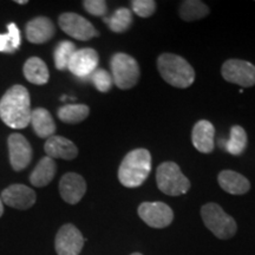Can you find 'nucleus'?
Wrapping results in <instances>:
<instances>
[{
    "instance_id": "9b49d317",
    "label": "nucleus",
    "mask_w": 255,
    "mask_h": 255,
    "mask_svg": "<svg viewBox=\"0 0 255 255\" xmlns=\"http://www.w3.org/2000/svg\"><path fill=\"white\" fill-rule=\"evenodd\" d=\"M98 53L94 49L85 47V49L77 50L73 53L70 60L68 70L76 77L85 79L97 70L98 66Z\"/></svg>"
},
{
    "instance_id": "aec40b11",
    "label": "nucleus",
    "mask_w": 255,
    "mask_h": 255,
    "mask_svg": "<svg viewBox=\"0 0 255 255\" xmlns=\"http://www.w3.org/2000/svg\"><path fill=\"white\" fill-rule=\"evenodd\" d=\"M57 171L55 159L51 157H43L38 162L36 168L30 175V182L34 187H45L53 180Z\"/></svg>"
},
{
    "instance_id": "412c9836",
    "label": "nucleus",
    "mask_w": 255,
    "mask_h": 255,
    "mask_svg": "<svg viewBox=\"0 0 255 255\" xmlns=\"http://www.w3.org/2000/svg\"><path fill=\"white\" fill-rule=\"evenodd\" d=\"M24 76L32 84L44 85L49 82L50 72L43 59L31 57L24 65Z\"/></svg>"
},
{
    "instance_id": "0eeeda50",
    "label": "nucleus",
    "mask_w": 255,
    "mask_h": 255,
    "mask_svg": "<svg viewBox=\"0 0 255 255\" xmlns=\"http://www.w3.org/2000/svg\"><path fill=\"white\" fill-rule=\"evenodd\" d=\"M222 77L228 83L251 88L255 85V65L242 59H228L221 68Z\"/></svg>"
},
{
    "instance_id": "7ed1b4c3",
    "label": "nucleus",
    "mask_w": 255,
    "mask_h": 255,
    "mask_svg": "<svg viewBox=\"0 0 255 255\" xmlns=\"http://www.w3.org/2000/svg\"><path fill=\"white\" fill-rule=\"evenodd\" d=\"M157 69L161 77L171 87L187 89L195 81L193 66L183 57L174 53H162L157 59Z\"/></svg>"
},
{
    "instance_id": "4468645a",
    "label": "nucleus",
    "mask_w": 255,
    "mask_h": 255,
    "mask_svg": "<svg viewBox=\"0 0 255 255\" xmlns=\"http://www.w3.org/2000/svg\"><path fill=\"white\" fill-rule=\"evenodd\" d=\"M87 191V182L81 175L68 173L60 178L59 193L60 196L69 205H76L83 199Z\"/></svg>"
},
{
    "instance_id": "20e7f679",
    "label": "nucleus",
    "mask_w": 255,
    "mask_h": 255,
    "mask_svg": "<svg viewBox=\"0 0 255 255\" xmlns=\"http://www.w3.org/2000/svg\"><path fill=\"white\" fill-rule=\"evenodd\" d=\"M201 216H202L206 227L221 240L233 238L238 231V225L235 220L231 215H228L218 203H206L201 208Z\"/></svg>"
},
{
    "instance_id": "6ab92c4d",
    "label": "nucleus",
    "mask_w": 255,
    "mask_h": 255,
    "mask_svg": "<svg viewBox=\"0 0 255 255\" xmlns=\"http://www.w3.org/2000/svg\"><path fill=\"white\" fill-rule=\"evenodd\" d=\"M30 123L33 127L34 132L40 138H50L55 135L56 124L51 114L44 108H37L32 110Z\"/></svg>"
},
{
    "instance_id": "f8f14e48",
    "label": "nucleus",
    "mask_w": 255,
    "mask_h": 255,
    "mask_svg": "<svg viewBox=\"0 0 255 255\" xmlns=\"http://www.w3.org/2000/svg\"><path fill=\"white\" fill-rule=\"evenodd\" d=\"M9 162L15 171L23 170L30 164L32 159V148L30 143L20 133L8 136Z\"/></svg>"
},
{
    "instance_id": "9d476101",
    "label": "nucleus",
    "mask_w": 255,
    "mask_h": 255,
    "mask_svg": "<svg viewBox=\"0 0 255 255\" xmlns=\"http://www.w3.org/2000/svg\"><path fill=\"white\" fill-rule=\"evenodd\" d=\"M84 242L85 240L79 229L71 223H66L60 227L56 235V252L58 255H79Z\"/></svg>"
},
{
    "instance_id": "f257e3e1",
    "label": "nucleus",
    "mask_w": 255,
    "mask_h": 255,
    "mask_svg": "<svg viewBox=\"0 0 255 255\" xmlns=\"http://www.w3.org/2000/svg\"><path fill=\"white\" fill-rule=\"evenodd\" d=\"M31 101L27 89L14 85L0 100V119L12 129H24L31 121Z\"/></svg>"
},
{
    "instance_id": "f3484780",
    "label": "nucleus",
    "mask_w": 255,
    "mask_h": 255,
    "mask_svg": "<svg viewBox=\"0 0 255 255\" xmlns=\"http://www.w3.org/2000/svg\"><path fill=\"white\" fill-rule=\"evenodd\" d=\"M55 25L46 17H37L28 21L25 27L26 38L30 43L44 44L55 34Z\"/></svg>"
},
{
    "instance_id": "2f4dec72",
    "label": "nucleus",
    "mask_w": 255,
    "mask_h": 255,
    "mask_svg": "<svg viewBox=\"0 0 255 255\" xmlns=\"http://www.w3.org/2000/svg\"><path fill=\"white\" fill-rule=\"evenodd\" d=\"M17 4H20V5H24V4H27V0H17Z\"/></svg>"
},
{
    "instance_id": "2eb2a0df",
    "label": "nucleus",
    "mask_w": 255,
    "mask_h": 255,
    "mask_svg": "<svg viewBox=\"0 0 255 255\" xmlns=\"http://www.w3.org/2000/svg\"><path fill=\"white\" fill-rule=\"evenodd\" d=\"M215 128L207 120H201L193 128L191 142L196 150L202 154H210L215 146Z\"/></svg>"
},
{
    "instance_id": "ddd939ff",
    "label": "nucleus",
    "mask_w": 255,
    "mask_h": 255,
    "mask_svg": "<svg viewBox=\"0 0 255 255\" xmlns=\"http://www.w3.org/2000/svg\"><path fill=\"white\" fill-rule=\"evenodd\" d=\"M2 203L12 208L25 210L36 203L37 195L33 189L24 184H12L1 193Z\"/></svg>"
},
{
    "instance_id": "393cba45",
    "label": "nucleus",
    "mask_w": 255,
    "mask_h": 255,
    "mask_svg": "<svg viewBox=\"0 0 255 255\" xmlns=\"http://www.w3.org/2000/svg\"><path fill=\"white\" fill-rule=\"evenodd\" d=\"M248 143L247 133L240 126H234L231 129V137L226 143V150L233 156H240L246 150Z\"/></svg>"
},
{
    "instance_id": "6e6552de",
    "label": "nucleus",
    "mask_w": 255,
    "mask_h": 255,
    "mask_svg": "<svg viewBox=\"0 0 255 255\" xmlns=\"http://www.w3.org/2000/svg\"><path fill=\"white\" fill-rule=\"evenodd\" d=\"M58 23L59 27L66 34H69L70 37L75 38L77 40L85 41L100 36V33L94 27V25L77 13L68 12V13L60 14Z\"/></svg>"
},
{
    "instance_id": "39448f33",
    "label": "nucleus",
    "mask_w": 255,
    "mask_h": 255,
    "mask_svg": "<svg viewBox=\"0 0 255 255\" xmlns=\"http://www.w3.org/2000/svg\"><path fill=\"white\" fill-rule=\"evenodd\" d=\"M156 182L158 189L165 195L180 196L190 188L189 180L184 176L175 162H163L156 170Z\"/></svg>"
},
{
    "instance_id": "7c9ffc66",
    "label": "nucleus",
    "mask_w": 255,
    "mask_h": 255,
    "mask_svg": "<svg viewBox=\"0 0 255 255\" xmlns=\"http://www.w3.org/2000/svg\"><path fill=\"white\" fill-rule=\"evenodd\" d=\"M2 213H4V203H2L1 197H0V218L2 216Z\"/></svg>"
},
{
    "instance_id": "dca6fc26",
    "label": "nucleus",
    "mask_w": 255,
    "mask_h": 255,
    "mask_svg": "<svg viewBox=\"0 0 255 255\" xmlns=\"http://www.w3.org/2000/svg\"><path fill=\"white\" fill-rule=\"evenodd\" d=\"M47 157L51 158H62V159H73L77 157L78 149L75 143L66 137L63 136H51L46 139L44 145Z\"/></svg>"
},
{
    "instance_id": "b1692460",
    "label": "nucleus",
    "mask_w": 255,
    "mask_h": 255,
    "mask_svg": "<svg viewBox=\"0 0 255 255\" xmlns=\"http://www.w3.org/2000/svg\"><path fill=\"white\" fill-rule=\"evenodd\" d=\"M90 114L88 105L84 104H68L59 108L58 119L64 123L77 124L84 121Z\"/></svg>"
},
{
    "instance_id": "f03ea898",
    "label": "nucleus",
    "mask_w": 255,
    "mask_h": 255,
    "mask_svg": "<svg viewBox=\"0 0 255 255\" xmlns=\"http://www.w3.org/2000/svg\"><path fill=\"white\" fill-rule=\"evenodd\" d=\"M151 171V155L139 148L128 152L119 168V180L127 188H137L144 183Z\"/></svg>"
},
{
    "instance_id": "a211bd4d",
    "label": "nucleus",
    "mask_w": 255,
    "mask_h": 255,
    "mask_svg": "<svg viewBox=\"0 0 255 255\" xmlns=\"http://www.w3.org/2000/svg\"><path fill=\"white\" fill-rule=\"evenodd\" d=\"M218 182L223 190L232 195H244L251 189L248 178L233 170H222L218 175Z\"/></svg>"
},
{
    "instance_id": "5701e85b",
    "label": "nucleus",
    "mask_w": 255,
    "mask_h": 255,
    "mask_svg": "<svg viewBox=\"0 0 255 255\" xmlns=\"http://www.w3.org/2000/svg\"><path fill=\"white\" fill-rule=\"evenodd\" d=\"M178 13L183 20L194 21L207 17L209 14V8L205 2L200 0H186L181 2Z\"/></svg>"
},
{
    "instance_id": "bb28decb",
    "label": "nucleus",
    "mask_w": 255,
    "mask_h": 255,
    "mask_svg": "<svg viewBox=\"0 0 255 255\" xmlns=\"http://www.w3.org/2000/svg\"><path fill=\"white\" fill-rule=\"evenodd\" d=\"M77 51L75 44L69 40H63L57 45L55 50V66L59 71H64L68 69L70 60H71L73 53Z\"/></svg>"
},
{
    "instance_id": "473e14b6",
    "label": "nucleus",
    "mask_w": 255,
    "mask_h": 255,
    "mask_svg": "<svg viewBox=\"0 0 255 255\" xmlns=\"http://www.w3.org/2000/svg\"><path fill=\"white\" fill-rule=\"evenodd\" d=\"M131 255H143V254H141V253H132Z\"/></svg>"
},
{
    "instance_id": "cd10ccee",
    "label": "nucleus",
    "mask_w": 255,
    "mask_h": 255,
    "mask_svg": "<svg viewBox=\"0 0 255 255\" xmlns=\"http://www.w3.org/2000/svg\"><path fill=\"white\" fill-rule=\"evenodd\" d=\"M91 81L94 85L97 88L98 91L101 92H109L113 88L114 79L110 72H108L104 69H97L96 71L90 76Z\"/></svg>"
},
{
    "instance_id": "1a4fd4ad",
    "label": "nucleus",
    "mask_w": 255,
    "mask_h": 255,
    "mask_svg": "<svg viewBox=\"0 0 255 255\" xmlns=\"http://www.w3.org/2000/svg\"><path fill=\"white\" fill-rule=\"evenodd\" d=\"M142 221L152 228H165L173 222L174 212L163 202H143L138 207Z\"/></svg>"
},
{
    "instance_id": "c85d7f7f",
    "label": "nucleus",
    "mask_w": 255,
    "mask_h": 255,
    "mask_svg": "<svg viewBox=\"0 0 255 255\" xmlns=\"http://www.w3.org/2000/svg\"><path fill=\"white\" fill-rule=\"evenodd\" d=\"M132 11L141 18H149L155 13L156 1L152 0H133L131 1Z\"/></svg>"
},
{
    "instance_id": "a878e982",
    "label": "nucleus",
    "mask_w": 255,
    "mask_h": 255,
    "mask_svg": "<svg viewBox=\"0 0 255 255\" xmlns=\"http://www.w3.org/2000/svg\"><path fill=\"white\" fill-rule=\"evenodd\" d=\"M7 33L0 34V52L13 53L20 47V31L14 23L8 24Z\"/></svg>"
},
{
    "instance_id": "423d86ee",
    "label": "nucleus",
    "mask_w": 255,
    "mask_h": 255,
    "mask_svg": "<svg viewBox=\"0 0 255 255\" xmlns=\"http://www.w3.org/2000/svg\"><path fill=\"white\" fill-rule=\"evenodd\" d=\"M111 76L114 83L121 90H129L139 81V66L137 60L127 53H115L110 60Z\"/></svg>"
},
{
    "instance_id": "c756f323",
    "label": "nucleus",
    "mask_w": 255,
    "mask_h": 255,
    "mask_svg": "<svg viewBox=\"0 0 255 255\" xmlns=\"http://www.w3.org/2000/svg\"><path fill=\"white\" fill-rule=\"evenodd\" d=\"M85 11L92 15H97V17H104L108 12L107 2L103 0H85L83 1Z\"/></svg>"
},
{
    "instance_id": "4be33fe9",
    "label": "nucleus",
    "mask_w": 255,
    "mask_h": 255,
    "mask_svg": "<svg viewBox=\"0 0 255 255\" xmlns=\"http://www.w3.org/2000/svg\"><path fill=\"white\" fill-rule=\"evenodd\" d=\"M103 20L115 33H123L132 25V12L127 7H120L110 17H104Z\"/></svg>"
}]
</instances>
